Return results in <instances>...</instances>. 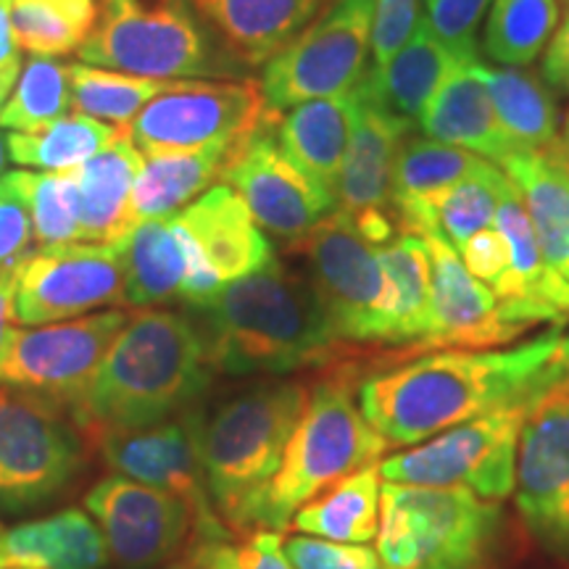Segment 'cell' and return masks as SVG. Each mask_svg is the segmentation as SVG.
<instances>
[{
    "instance_id": "cell-50",
    "label": "cell",
    "mask_w": 569,
    "mask_h": 569,
    "mask_svg": "<svg viewBox=\"0 0 569 569\" xmlns=\"http://www.w3.org/2000/svg\"><path fill=\"white\" fill-rule=\"evenodd\" d=\"M19 67V46L11 30V0H0V69Z\"/></svg>"
},
{
    "instance_id": "cell-8",
    "label": "cell",
    "mask_w": 569,
    "mask_h": 569,
    "mask_svg": "<svg viewBox=\"0 0 569 569\" xmlns=\"http://www.w3.org/2000/svg\"><path fill=\"white\" fill-rule=\"evenodd\" d=\"M561 386V382H559ZM543 393L522 396L488 415L469 419L422 446L380 461L382 482L422 488H467L501 503L515 493L519 438Z\"/></svg>"
},
{
    "instance_id": "cell-9",
    "label": "cell",
    "mask_w": 569,
    "mask_h": 569,
    "mask_svg": "<svg viewBox=\"0 0 569 569\" xmlns=\"http://www.w3.org/2000/svg\"><path fill=\"white\" fill-rule=\"evenodd\" d=\"M77 56L90 67L161 82L224 69L190 0H101L96 30Z\"/></svg>"
},
{
    "instance_id": "cell-32",
    "label": "cell",
    "mask_w": 569,
    "mask_h": 569,
    "mask_svg": "<svg viewBox=\"0 0 569 569\" xmlns=\"http://www.w3.org/2000/svg\"><path fill=\"white\" fill-rule=\"evenodd\" d=\"M501 167L528 206L540 251L559 272L569 261V174L543 151L515 153Z\"/></svg>"
},
{
    "instance_id": "cell-56",
    "label": "cell",
    "mask_w": 569,
    "mask_h": 569,
    "mask_svg": "<svg viewBox=\"0 0 569 569\" xmlns=\"http://www.w3.org/2000/svg\"><path fill=\"white\" fill-rule=\"evenodd\" d=\"M559 274H561V277H565V280L569 282V261H567V264H565V267H561V269H559Z\"/></svg>"
},
{
    "instance_id": "cell-57",
    "label": "cell",
    "mask_w": 569,
    "mask_h": 569,
    "mask_svg": "<svg viewBox=\"0 0 569 569\" xmlns=\"http://www.w3.org/2000/svg\"><path fill=\"white\" fill-rule=\"evenodd\" d=\"M565 3H567V6H569V0H565Z\"/></svg>"
},
{
    "instance_id": "cell-44",
    "label": "cell",
    "mask_w": 569,
    "mask_h": 569,
    "mask_svg": "<svg viewBox=\"0 0 569 569\" xmlns=\"http://www.w3.org/2000/svg\"><path fill=\"white\" fill-rule=\"evenodd\" d=\"M282 549L293 569H382L369 543H338L303 532L284 538Z\"/></svg>"
},
{
    "instance_id": "cell-31",
    "label": "cell",
    "mask_w": 569,
    "mask_h": 569,
    "mask_svg": "<svg viewBox=\"0 0 569 569\" xmlns=\"http://www.w3.org/2000/svg\"><path fill=\"white\" fill-rule=\"evenodd\" d=\"M380 465L348 475L293 515V528L338 543H372L380 530Z\"/></svg>"
},
{
    "instance_id": "cell-49",
    "label": "cell",
    "mask_w": 569,
    "mask_h": 569,
    "mask_svg": "<svg viewBox=\"0 0 569 569\" xmlns=\"http://www.w3.org/2000/svg\"><path fill=\"white\" fill-rule=\"evenodd\" d=\"M13 296H17V274L0 277V361H3L6 348L11 343L13 330H17V309H13Z\"/></svg>"
},
{
    "instance_id": "cell-40",
    "label": "cell",
    "mask_w": 569,
    "mask_h": 569,
    "mask_svg": "<svg viewBox=\"0 0 569 569\" xmlns=\"http://www.w3.org/2000/svg\"><path fill=\"white\" fill-rule=\"evenodd\" d=\"M71 109L69 63L53 56H32L21 69L17 90L0 111V127L11 132H38Z\"/></svg>"
},
{
    "instance_id": "cell-35",
    "label": "cell",
    "mask_w": 569,
    "mask_h": 569,
    "mask_svg": "<svg viewBox=\"0 0 569 569\" xmlns=\"http://www.w3.org/2000/svg\"><path fill=\"white\" fill-rule=\"evenodd\" d=\"M119 130L84 113H71L46 124L38 132H11L9 159L19 167H38L48 172H67L101 153Z\"/></svg>"
},
{
    "instance_id": "cell-21",
    "label": "cell",
    "mask_w": 569,
    "mask_h": 569,
    "mask_svg": "<svg viewBox=\"0 0 569 569\" xmlns=\"http://www.w3.org/2000/svg\"><path fill=\"white\" fill-rule=\"evenodd\" d=\"M425 246L430 256V315L417 351H446L448 346L480 351L522 336V330L503 317L493 290L467 272L457 248L443 234H427Z\"/></svg>"
},
{
    "instance_id": "cell-6",
    "label": "cell",
    "mask_w": 569,
    "mask_h": 569,
    "mask_svg": "<svg viewBox=\"0 0 569 569\" xmlns=\"http://www.w3.org/2000/svg\"><path fill=\"white\" fill-rule=\"evenodd\" d=\"M501 530V507L472 490L386 482L377 557L382 569H488Z\"/></svg>"
},
{
    "instance_id": "cell-33",
    "label": "cell",
    "mask_w": 569,
    "mask_h": 569,
    "mask_svg": "<svg viewBox=\"0 0 569 569\" xmlns=\"http://www.w3.org/2000/svg\"><path fill=\"white\" fill-rule=\"evenodd\" d=\"M475 69L517 153L546 151L559 134V111L546 84L530 71L515 67L488 69L478 61Z\"/></svg>"
},
{
    "instance_id": "cell-30",
    "label": "cell",
    "mask_w": 569,
    "mask_h": 569,
    "mask_svg": "<svg viewBox=\"0 0 569 569\" xmlns=\"http://www.w3.org/2000/svg\"><path fill=\"white\" fill-rule=\"evenodd\" d=\"M457 63L465 61L448 51L427 27V21H419L407 46L388 63L369 69L359 84L377 103L415 124Z\"/></svg>"
},
{
    "instance_id": "cell-17",
    "label": "cell",
    "mask_w": 569,
    "mask_h": 569,
    "mask_svg": "<svg viewBox=\"0 0 569 569\" xmlns=\"http://www.w3.org/2000/svg\"><path fill=\"white\" fill-rule=\"evenodd\" d=\"M515 493L538 543L569 561V380L540 398L525 422Z\"/></svg>"
},
{
    "instance_id": "cell-34",
    "label": "cell",
    "mask_w": 569,
    "mask_h": 569,
    "mask_svg": "<svg viewBox=\"0 0 569 569\" xmlns=\"http://www.w3.org/2000/svg\"><path fill=\"white\" fill-rule=\"evenodd\" d=\"M390 284H393V317H390V346H419L430 315V256L425 238L401 234L377 248Z\"/></svg>"
},
{
    "instance_id": "cell-39",
    "label": "cell",
    "mask_w": 569,
    "mask_h": 569,
    "mask_svg": "<svg viewBox=\"0 0 569 569\" xmlns=\"http://www.w3.org/2000/svg\"><path fill=\"white\" fill-rule=\"evenodd\" d=\"M557 19V0H493L486 56L501 67H530L549 42Z\"/></svg>"
},
{
    "instance_id": "cell-28",
    "label": "cell",
    "mask_w": 569,
    "mask_h": 569,
    "mask_svg": "<svg viewBox=\"0 0 569 569\" xmlns=\"http://www.w3.org/2000/svg\"><path fill=\"white\" fill-rule=\"evenodd\" d=\"M106 561L103 532L80 509L0 532V569H103Z\"/></svg>"
},
{
    "instance_id": "cell-15",
    "label": "cell",
    "mask_w": 569,
    "mask_h": 569,
    "mask_svg": "<svg viewBox=\"0 0 569 569\" xmlns=\"http://www.w3.org/2000/svg\"><path fill=\"white\" fill-rule=\"evenodd\" d=\"M124 303V267L117 246L67 243L40 248L17 272V325L67 322Z\"/></svg>"
},
{
    "instance_id": "cell-13",
    "label": "cell",
    "mask_w": 569,
    "mask_h": 569,
    "mask_svg": "<svg viewBox=\"0 0 569 569\" xmlns=\"http://www.w3.org/2000/svg\"><path fill=\"white\" fill-rule=\"evenodd\" d=\"M127 319V311L111 309L34 330H13L0 361V386L51 398L80 419L98 369Z\"/></svg>"
},
{
    "instance_id": "cell-27",
    "label": "cell",
    "mask_w": 569,
    "mask_h": 569,
    "mask_svg": "<svg viewBox=\"0 0 569 569\" xmlns=\"http://www.w3.org/2000/svg\"><path fill=\"white\" fill-rule=\"evenodd\" d=\"M353 113L356 90L293 106L274 124V138L284 156L332 196L351 140Z\"/></svg>"
},
{
    "instance_id": "cell-5",
    "label": "cell",
    "mask_w": 569,
    "mask_h": 569,
    "mask_svg": "<svg viewBox=\"0 0 569 569\" xmlns=\"http://www.w3.org/2000/svg\"><path fill=\"white\" fill-rule=\"evenodd\" d=\"M388 440L367 422L353 401L348 375H332L309 388V401L298 419L280 469L269 482L253 530L282 532L293 515L348 475L380 465Z\"/></svg>"
},
{
    "instance_id": "cell-10",
    "label": "cell",
    "mask_w": 569,
    "mask_h": 569,
    "mask_svg": "<svg viewBox=\"0 0 569 569\" xmlns=\"http://www.w3.org/2000/svg\"><path fill=\"white\" fill-rule=\"evenodd\" d=\"M296 246L306 256L309 282L336 338L390 343L393 284L377 248L361 238L351 219L332 211Z\"/></svg>"
},
{
    "instance_id": "cell-38",
    "label": "cell",
    "mask_w": 569,
    "mask_h": 569,
    "mask_svg": "<svg viewBox=\"0 0 569 569\" xmlns=\"http://www.w3.org/2000/svg\"><path fill=\"white\" fill-rule=\"evenodd\" d=\"M71 80V109L98 122H111L127 130L132 119L153 101L169 82L148 80V77L124 74L90 63H69ZM174 82V80H172Z\"/></svg>"
},
{
    "instance_id": "cell-1",
    "label": "cell",
    "mask_w": 569,
    "mask_h": 569,
    "mask_svg": "<svg viewBox=\"0 0 569 569\" xmlns=\"http://www.w3.org/2000/svg\"><path fill=\"white\" fill-rule=\"evenodd\" d=\"M561 327L515 348L425 353L367 377L359 407L390 446H415L522 396L569 380L559 361Z\"/></svg>"
},
{
    "instance_id": "cell-41",
    "label": "cell",
    "mask_w": 569,
    "mask_h": 569,
    "mask_svg": "<svg viewBox=\"0 0 569 569\" xmlns=\"http://www.w3.org/2000/svg\"><path fill=\"white\" fill-rule=\"evenodd\" d=\"M11 177L30 209L34 243L40 248L80 243L74 169H67V172H11Z\"/></svg>"
},
{
    "instance_id": "cell-22",
    "label": "cell",
    "mask_w": 569,
    "mask_h": 569,
    "mask_svg": "<svg viewBox=\"0 0 569 569\" xmlns=\"http://www.w3.org/2000/svg\"><path fill=\"white\" fill-rule=\"evenodd\" d=\"M206 267L222 284L248 277L277 259L272 243L230 184H217L177 213Z\"/></svg>"
},
{
    "instance_id": "cell-51",
    "label": "cell",
    "mask_w": 569,
    "mask_h": 569,
    "mask_svg": "<svg viewBox=\"0 0 569 569\" xmlns=\"http://www.w3.org/2000/svg\"><path fill=\"white\" fill-rule=\"evenodd\" d=\"M543 153L549 156V159L557 163L559 169H565V172L569 174V111H567L565 127H561V132L557 134V140H553Z\"/></svg>"
},
{
    "instance_id": "cell-37",
    "label": "cell",
    "mask_w": 569,
    "mask_h": 569,
    "mask_svg": "<svg viewBox=\"0 0 569 569\" xmlns=\"http://www.w3.org/2000/svg\"><path fill=\"white\" fill-rule=\"evenodd\" d=\"M511 190L515 184L507 172L486 161L478 172L465 177L430 203L432 234H443L459 251L472 234L488 230L496 222L498 206Z\"/></svg>"
},
{
    "instance_id": "cell-45",
    "label": "cell",
    "mask_w": 569,
    "mask_h": 569,
    "mask_svg": "<svg viewBox=\"0 0 569 569\" xmlns=\"http://www.w3.org/2000/svg\"><path fill=\"white\" fill-rule=\"evenodd\" d=\"M32 219L11 174L0 180V277L19 272L32 256Z\"/></svg>"
},
{
    "instance_id": "cell-53",
    "label": "cell",
    "mask_w": 569,
    "mask_h": 569,
    "mask_svg": "<svg viewBox=\"0 0 569 569\" xmlns=\"http://www.w3.org/2000/svg\"><path fill=\"white\" fill-rule=\"evenodd\" d=\"M159 569H198V565L193 559L188 557V553H182V557H177L172 561H167V565L159 567Z\"/></svg>"
},
{
    "instance_id": "cell-18",
    "label": "cell",
    "mask_w": 569,
    "mask_h": 569,
    "mask_svg": "<svg viewBox=\"0 0 569 569\" xmlns=\"http://www.w3.org/2000/svg\"><path fill=\"white\" fill-rule=\"evenodd\" d=\"M274 124L234 148L222 184H230L243 198L261 230L288 243H301L306 234L336 211V196L284 156L274 138Z\"/></svg>"
},
{
    "instance_id": "cell-16",
    "label": "cell",
    "mask_w": 569,
    "mask_h": 569,
    "mask_svg": "<svg viewBox=\"0 0 569 569\" xmlns=\"http://www.w3.org/2000/svg\"><path fill=\"white\" fill-rule=\"evenodd\" d=\"M198 417L201 407H193L167 422L106 436L98 443V451L113 475H124L142 486L182 498L198 519L196 540L230 538L234 532L213 509L209 482H206L201 446H198Z\"/></svg>"
},
{
    "instance_id": "cell-48",
    "label": "cell",
    "mask_w": 569,
    "mask_h": 569,
    "mask_svg": "<svg viewBox=\"0 0 569 569\" xmlns=\"http://www.w3.org/2000/svg\"><path fill=\"white\" fill-rule=\"evenodd\" d=\"M540 77L549 82V88L569 96V13L561 19L559 30L549 40V48L540 63Z\"/></svg>"
},
{
    "instance_id": "cell-42",
    "label": "cell",
    "mask_w": 569,
    "mask_h": 569,
    "mask_svg": "<svg viewBox=\"0 0 569 569\" xmlns=\"http://www.w3.org/2000/svg\"><path fill=\"white\" fill-rule=\"evenodd\" d=\"M282 532L253 530L240 540H193L184 551L198 569H293L282 549Z\"/></svg>"
},
{
    "instance_id": "cell-54",
    "label": "cell",
    "mask_w": 569,
    "mask_h": 569,
    "mask_svg": "<svg viewBox=\"0 0 569 569\" xmlns=\"http://www.w3.org/2000/svg\"><path fill=\"white\" fill-rule=\"evenodd\" d=\"M559 361H561V367H565V372H567V377H569V332L567 336H561V343H559Z\"/></svg>"
},
{
    "instance_id": "cell-25",
    "label": "cell",
    "mask_w": 569,
    "mask_h": 569,
    "mask_svg": "<svg viewBox=\"0 0 569 569\" xmlns=\"http://www.w3.org/2000/svg\"><path fill=\"white\" fill-rule=\"evenodd\" d=\"M332 0H190L232 56L248 67L267 63L293 42Z\"/></svg>"
},
{
    "instance_id": "cell-29",
    "label": "cell",
    "mask_w": 569,
    "mask_h": 569,
    "mask_svg": "<svg viewBox=\"0 0 569 569\" xmlns=\"http://www.w3.org/2000/svg\"><path fill=\"white\" fill-rule=\"evenodd\" d=\"M240 142H224L201 151L148 156L132 190L134 219L146 222V219H172L182 213L213 182H222L227 163Z\"/></svg>"
},
{
    "instance_id": "cell-19",
    "label": "cell",
    "mask_w": 569,
    "mask_h": 569,
    "mask_svg": "<svg viewBox=\"0 0 569 569\" xmlns=\"http://www.w3.org/2000/svg\"><path fill=\"white\" fill-rule=\"evenodd\" d=\"M356 113L351 140L336 188V211L346 213L369 246L382 248L396 238L393 163L401 142L411 132V122L396 117L356 84Z\"/></svg>"
},
{
    "instance_id": "cell-2",
    "label": "cell",
    "mask_w": 569,
    "mask_h": 569,
    "mask_svg": "<svg viewBox=\"0 0 569 569\" xmlns=\"http://www.w3.org/2000/svg\"><path fill=\"white\" fill-rule=\"evenodd\" d=\"M203 336L190 317L167 309L130 315L106 353L80 425L90 443L184 415L213 380Z\"/></svg>"
},
{
    "instance_id": "cell-55",
    "label": "cell",
    "mask_w": 569,
    "mask_h": 569,
    "mask_svg": "<svg viewBox=\"0 0 569 569\" xmlns=\"http://www.w3.org/2000/svg\"><path fill=\"white\" fill-rule=\"evenodd\" d=\"M6 159H9V140H6V134L0 132V172H3Z\"/></svg>"
},
{
    "instance_id": "cell-47",
    "label": "cell",
    "mask_w": 569,
    "mask_h": 569,
    "mask_svg": "<svg viewBox=\"0 0 569 569\" xmlns=\"http://www.w3.org/2000/svg\"><path fill=\"white\" fill-rule=\"evenodd\" d=\"M457 253L461 264L467 267V272L472 274L475 280L488 284L490 290L501 282V277L507 274L511 261L507 238H503L496 227H488V230L472 234Z\"/></svg>"
},
{
    "instance_id": "cell-7",
    "label": "cell",
    "mask_w": 569,
    "mask_h": 569,
    "mask_svg": "<svg viewBox=\"0 0 569 569\" xmlns=\"http://www.w3.org/2000/svg\"><path fill=\"white\" fill-rule=\"evenodd\" d=\"M92 448L74 411L0 386V509L17 515L53 503L80 480Z\"/></svg>"
},
{
    "instance_id": "cell-3",
    "label": "cell",
    "mask_w": 569,
    "mask_h": 569,
    "mask_svg": "<svg viewBox=\"0 0 569 569\" xmlns=\"http://www.w3.org/2000/svg\"><path fill=\"white\" fill-rule=\"evenodd\" d=\"M213 372L290 375L336 356L340 340L309 280L272 261L196 306Z\"/></svg>"
},
{
    "instance_id": "cell-11",
    "label": "cell",
    "mask_w": 569,
    "mask_h": 569,
    "mask_svg": "<svg viewBox=\"0 0 569 569\" xmlns=\"http://www.w3.org/2000/svg\"><path fill=\"white\" fill-rule=\"evenodd\" d=\"M375 0H332L293 42L264 63L261 96L277 117L317 98L351 92L372 51Z\"/></svg>"
},
{
    "instance_id": "cell-20",
    "label": "cell",
    "mask_w": 569,
    "mask_h": 569,
    "mask_svg": "<svg viewBox=\"0 0 569 569\" xmlns=\"http://www.w3.org/2000/svg\"><path fill=\"white\" fill-rule=\"evenodd\" d=\"M117 248L124 267V303L134 309L174 301L196 309L224 288L177 217L138 222Z\"/></svg>"
},
{
    "instance_id": "cell-14",
    "label": "cell",
    "mask_w": 569,
    "mask_h": 569,
    "mask_svg": "<svg viewBox=\"0 0 569 569\" xmlns=\"http://www.w3.org/2000/svg\"><path fill=\"white\" fill-rule=\"evenodd\" d=\"M117 569H159L198 538L193 509L167 490L109 475L84 493Z\"/></svg>"
},
{
    "instance_id": "cell-52",
    "label": "cell",
    "mask_w": 569,
    "mask_h": 569,
    "mask_svg": "<svg viewBox=\"0 0 569 569\" xmlns=\"http://www.w3.org/2000/svg\"><path fill=\"white\" fill-rule=\"evenodd\" d=\"M19 80V67H9V69H0V111H3L6 101H9L13 84Z\"/></svg>"
},
{
    "instance_id": "cell-26",
    "label": "cell",
    "mask_w": 569,
    "mask_h": 569,
    "mask_svg": "<svg viewBox=\"0 0 569 569\" xmlns=\"http://www.w3.org/2000/svg\"><path fill=\"white\" fill-rule=\"evenodd\" d=\"M486 163L465 148L432 138H403L393 163V219L401 234H432L430 203Z\"/></svg>"
},
{
    "instance_id": "cell-46",
    "label": "cell",
    "mask_w": 569,
    "mask_h": 569,
    "mask_svg": "<svg viewBox=\"0 0 569 569\" xmlns=\"http://www.w3.org/2000/svg\"><path fill=\"white\" fill-rule=\"evenodd\" d=\"M419 24V0H375L372 67H382L407 46Z\"/></svg>"
},
{
    "instance_id": "cell-12",
    "label": "cell",
    "mask_w": 569,
    "mask_h": 569,
    "mask_svg": "<svg viewBox=\"0 0 569 569\" xmlns=\"http://www.w3.org/2000/svg\"><path fill=\"white\" fill-rule=\"evenodd\" d=\"M256 82H169L127 127L142 156L184 153L251 138L277 122Z\"/></svg>"
},
{
    "instance_id": "cell-43",
    "label": "cell",
    "mask_w": 569,
    "mask_h": 569,
    "mask_svg": "<svg viewBox=\"0 0 569 569\" xmlns=\"http://www.w3.org/2000/svg\"><path fill=\"white\" fill-rule=\"evenodd\" d=\"M427 27L461 61H478V30L493 0H425Z\"/></svg>"
},
{
    "instance_id": "cell-4",
    "label": "cell",
    "mask_w": 569,
    "mask_h": 569,
    "mask_svg": "<svg viewBox=\"0 0 569 569\" xmlns=\"http://www.w3.org/2000/svg\"><path fill=\"white\" fill-rule=\"evenodd\" d=\"M303 382H261L198 417V446L213 509L238 536L253 532L256 509L282 465L301 419Z\"/></svg>"
},
{
    "instance_id": "cell-36",
    "label": "cell",
    "mask_w": 569,
    "mask_h": 569,
    "mask_svg": "<svg viewBox=\"0 0 569 569\" xmlns=\"http://www.w3.org/2000/svg\"><path fill=\"white\" fill-rule=\"evenodd\" d=\"M96 24V0H11L13 40L32 56L80 51Z\"/></svg>"
},
{
    "instance_id": "cell-23",
    "label": "cell",
    "mask_w": 569,
    "mask_h": 569,
    "mask_svg": "<svg viewBox=\"0 0 569 569\" xmlns=\"http://www.w3.org/2000/svg\"><path fill=\"white\" fill-rule=\"evenodd\" d=\"M142 163V151L124 130L117 132L101 153L74 169L80 243L119 246L138 224L132 213V190Z\"/></svg>"
},
{
    "instance_id": "cell-24",
    "label": "cell",
    "mask_w": 569,
    "mask_h": 569,
    "mask_svg": "<svg viewBox=\"0 0 569 569\" xmlns=\"http://www.w3.org/2000/svg\"><path fill=\"white\" fill-rule=\"evenodd\" d=\"M478 61L457 63L448 71L417 124L422 127L427 138L465 148V151L496 161L501 167L509 156L517 153V148L498 122L490 92L475 69Z\"/></svg>"
}]
</instances>
